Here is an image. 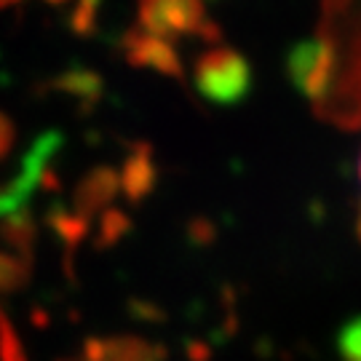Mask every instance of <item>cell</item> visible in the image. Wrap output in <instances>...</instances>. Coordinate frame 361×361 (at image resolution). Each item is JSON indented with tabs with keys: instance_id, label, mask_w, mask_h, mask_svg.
<instances>
[{
	"instance_id": "30bf717a",
	"label": "cell",
	"mask_w": 361,
	"mask_h": 361,
	"mask_svg": "<svg viewBox=\"0 0 361 361\" xmlns=\"http://www.w3.org/2000/svg\"><path fill=\"white\" fill-rule=\"evenodd\" d=\"M30 279V259L0 252V295L22 289Z\"/></svg>"
},
{
	"instance_id": "8fae6325",
	"label": "cell",
	"mask_w": 361,
	"mask_h": 361,
	"mask_svg": "<svg viewBox=\"0 0 361 361\" xmlns=\"http://www.w3.org/2000/svg\"><path fill=\"white\" fill-rule=\"evenodd\" d=\"M0 361H27L22 340L3 310H0Z\"/></svg>"
},
{
	"instance_id": "52a82bcc",
	"label": "cell",
	"mask_w": 361,
	"mask_h": 361,
	"mask_svg": "<svg viewBox=\"0 0 361 361\" xmlns=\"http://www.w3.org/2000/svg\"><path fill=\"white\" fill-rule=\"evenodd\" d=\"M49 89L56 91V94L73 97L80 104V110L89 113V110H94V104H99V99H102L104 80L99 73H94L89 67H70V70L54 78Z\"/></svg>"
},
{
	"instance_id": "3957f363",
	"label": "cell",
	"mask_w": 361,
	"mask_h": 361,
	"mask_svg": "<svg viewBox=\"0 0 361 361\" xmlns=\"http://www.w3.org/2000/svg\"><path fill=\"white\" fill-rule=\"evenodd\" d=\"M121 46H123L126 62L131 67H147V70H155V73L169 78H177V80L185 78L180 56L171 49L169 40L153 38V35H147L142 30H129L123 35V40H121Z\"/></svg>"
},
{
	"instance_id": "4fadbf2b",
	"label": "cell",
	"mask_w": 361,
	"mask_h": 361,
	"mask_svg": "<svg viewBox=\"0 0 361 361\" xmlns=\"http://www.w3.org/2000/svg\"><path fill=\"white\" fill-rule=\"evenodd\" d=\"M340 356L345 361H361V319L350 322L343 332H340Z\"/></svg>"
},
{
	"instance_id": "ba28073f",
	"label": "cell",
	"mask_w": 361,
	"mask_h": 361,
	"mask_svg": "<svg viewBox=\"0 0 361 361\" xmlns=\"http://www.w3.org/2000/svg\"><path fill=\"white\" fill-rule=\"evenodd\" d=\"M0 235L8 246L19 249L22 257L30 259V252H32V244H35V219L30 214V209L0 219Z\"/></svg>"
},
{
	"instance_id": "8992f818",
	"label": "cell",
	"mask_w": 361,
	"mask_h": 361,
	"mask_svg": "<svg viewBox=\"0 0 361 361\" xmlns=\"http://www.w3.org/2000/svg\"><path fill=\"white\" fill-rule=\"evenodd\" d=\"M121 190V174L113 166H97L75 188V214L91 219Z\"/></svg>"
},
{
	"instance_id": "277c9868",
	"label": "cell",
	"mask_w": 361,
	"mask_h": 361,
	"mask_svg": "<svg viewBox=\"0 0 361 361\" xmlns=\"http://www.w3.org/2000/svg\"><path fill=\"white\" fill-rule=\"evenodd\" d=\"M80 361H164V348L142 337H91L80 350Z\"/></svg>"
},
{
	"instance_id": "2e32d148",
	"label": "cell",
	"mask_w": 361,
	"mask_h": 361,
	"mask_svg": "<svg viewBox=\"0 0 361 361\" xmlns=\"http://www.w3.org/2000/svg\"><path fill=\"white\" fill-rule=\"evenodd\" d=\"M16 3H22V0H0V8H6V6H16Z\"/></svg>"
},
{
	"instance_id": "9c48e42d",
	"label": "cell",
	"mask_w": 361,
	"mask_h": 361,
	"mask_svg": "<svg viewBox=\"0 0 361 361\" xmlns=\"http://www.w3.org/2000/svg\"><path fill=\"white\" fill-rule=\"evenodd\" d=\"M49 225L59 233V238H62L70 249H75V246L86 238V233H89V219L75 214V212H67V209L59 207V204L49 212Z\"/></svg>"
},
{
	"instance_id": "5b68a950",
	"label": "cell",
	"mask_w": 361,
	"mask_h": 361,
	"mask_svg": "<svg viewBox=\"0 0 361 361\" xmlns=\"http://www.w3.org/2000/svg\"><path fill=\"white\" fill-rule=\"evenodd\" d=\"M158 185V166L153 161V147L147 142L131 145L126 164L121 169V190L131 204H140Z\"/></svg>"
},
{
	"instance_id": "6da1fadb",
	"label": "cell",
	"mask_w": 361,
	"mask_h": 361,
	"mask_svg": "<svg viewBox=\"0 0 361 361\" xmlns=\"http://www.w3.org/2000/svg\"><path fill=\"white\" fill-rule=\"evenodd\" d=\"M195 89L214 107L241 104L252 91V67L228 46L209 49L195 59Z\"/></svg>"
},
{
	"instance_id": "7c38bea8",
	"label": "cell",
	"mask_w": 361,
	"mask_h": 361,
	"mask_svg": "<svg viewBox=\"0 0 361 361\" xmlns=\"http://www.w3.org/2000/svg\"><path fill=\"white\" fill-rule=\"evenodd\" d=\"M129 228H131V219L123 212H116V209L104 212L102 222H99V246H110L116 244V241H121Z\"/></svg>"
},
{
	"instance_id": "e0dca14e",
	"label": "cell",
	"mask_w": 361,
	"mask_h": 361,
	"mask_svg": "<svg viewBox=\"0 0 361 361\" xmlns=\"http://www.w3.org/2000/svg\"><path fill=\"white\" fill-rule=\"evenodd\" d=\"M49 3H65V0H49Z\"/></svg>"
},
{
	"instance_id": "ac0fdd59",
	"label": "cell",
	"mask_w": 361,
	"mask_h": 361,
	"mask_svg": "<svg viewBox=\"0 0 361 361\" xmlns=\"http://www.w3.org/2000/svg\"><path fill=\"white\" fill-rule=\"evenodd\" d=\"M359 231H361V222H359Z\"/></svg>"
},
{
	"instance_id": "7a4b0ae2",
	"label": "cell",
	"mask_w": 361,
	"mask_h": 361,
	"mask_svg": "<svg viewBox=\"0 0 361 361\" xmlns=\"http://www.w3.org/2000/svg\"><path fill=\"white\" fill-rule=\"evenodd\" d=\"M140 27L161 40L182 35H198L209 43L219 40V27L207 16L201 0H140Z\"/></svg>"
},
{
	"instance_id": "9a60e30c",
	"label": "cell",
	"mask_w": 361,
	"mask_h": 361,
	"mask_svg": "<svg viewBox=\"0 0 361 361\" xmlns=\"http://www.w3.org/2000/svg\"><path fill=\"white\" fill-rule=\"evenodd\" d=\"M99 6H102V0H78V11H86V13H94L97 16V11H99Z\"/></svg>"
},
{
	"instance_id": "5bb4252c",
	"label": "cell",
	"mask_w": 361,
	"mask_h": 361,
	"mask_svg": "<svg viewBox=\"0 0 361 361\" xmlns=\"http://www.w3.org/2000/svg\"><path fill=\"white\" fill-rule=\"evenodd\" d=\"M13 140H16V129H13L11 118L6 116V113H0V161L13 147Z\"/></svg>"
}]
</instances>
